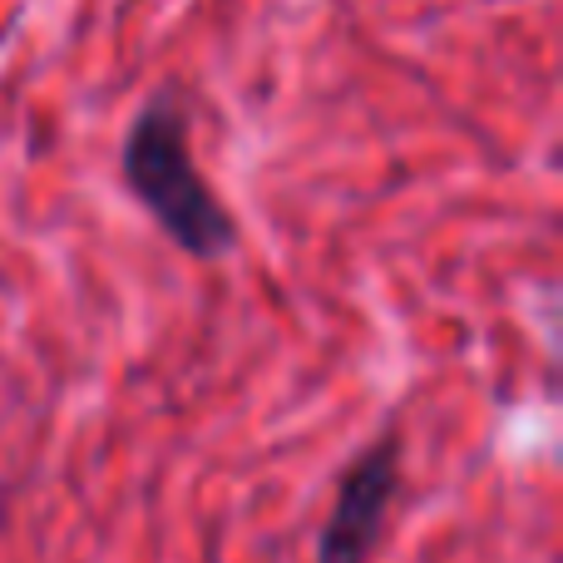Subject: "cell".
<instances>
[{
  "label": "cell",
  "instance_id": "obj_1",
  "mask_svg": "<svg viewBox=\"0 0 563 563\" xmlns=\"http://www.w3.org/2000/svg\"><path fill=\"white\" fill-rule=\"evenodd\" d=\"M124 188L154 228L194 263H223L238 247V223L218 203L213 184L198 174L188 148V119L174 95H154L129 124L119 148Z\"/></svg>",
  "mask_w": 563,
  "mask_h": 563
},
{
  "label": "cell",
  "instance_id": "obj_2",
  "mask_svg": "<svg viewBox=\"0 0 563 563\" xmlns=\"http://www.w3.org/2000/svg\"><path fill=\"white\" fill-rule=\"evenodd\" d=\"M400 489V430L386 426L336 475V499L321 525L317 563H366Z\"/></svg>",
  "mask_w": 563,
  "mask_h": 563
}]
</instances>
